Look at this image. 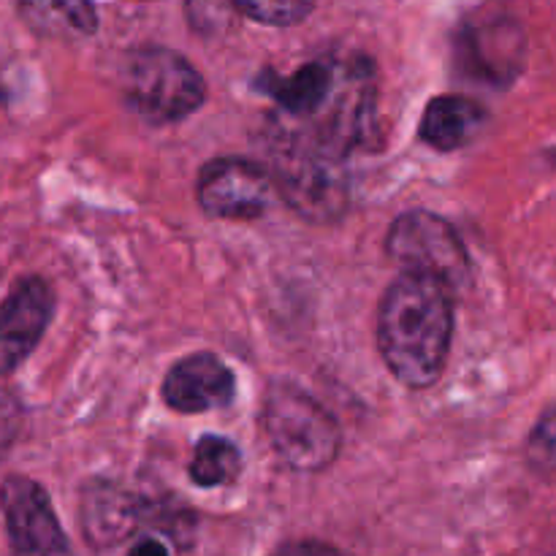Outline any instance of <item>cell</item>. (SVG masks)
I'll return each mask as SVG.
<instances>
[{"label": "cell", "instance_id": "obj_14", "mask_svg": "<svg viewBox=\"0 0 556 556\" xmlns=\"http://www.w3.org/2000/svg\"><path fill=\"white\" fill-rule=\"evenodd\" d=\"M527 459L535 470H556V405L532 429L530 443H527Z\"/></svg>", "mask_w": 556, "mask_h": 556}, {"label": "cell", "instance_id": "obj_12", "mask_svg": "<svg viewBox=\"0 0 556 556\" xmlns=\"http://www.w3.org/2000/svg\"><path fill=\"white\" fill-rule=\"evenodd\" d=\"M242 472V454L237 445L217 434H204L195 443L193 462H190V478L195 486L215 489L233 483Z\"/></svg>", "mask_w": 556, "mask_h": 556}, {"label": "cell", "instance_id": "obj_3", "mask_svg": "<svg viewBox=\"0 0 556 556\" xmlns=\"http://www.w3.org/2000/svg\"><path fill=\"white\" fill-rule=\"evenodd\" d=\"M123 90L128 106L155 125L179 123L204 103V76L179 52L141 47L125 63Z\"/></svg>", "mask_w": 556, "mask_h": 556}, {"label": "cell", "instance_id": "obj_11", "mask_svg": "<svg viewBox=\"0 0 556 556\" xmlns=\"http://www.w3.org/2000/svg\"><path fill=\"white\" fill-rule=\"evenodd\" d=\"M20 16L33 33L47 38L92 36L98 27L90 0H20Z\"/></svg>", "mask_w": 556, "mask_h": 556}, {"label": "cell", "instance_id": "obj_17", "mask_svg": "<svg viewBox=\"0 0 556 556\" xmlns=\"http://www.w3.org/2000/svg\"><path fill=\"white\" fill-rule=\"evenodd\" d=\"M128 556H168V548L163 546L161 541H152V538H147V541H139L134 548H130Z\"/></svg>", "mask_w": 556, "mask_h": 556}, {"label": "cell", "instance_id": "obj_8", "mask_svg": "<svg viewBox=\"0 0 556 556\" xmlns=\"http://www.w3.org/2000/svg\"><path fill=\"white\" fill-rule=\"evenodd\" d=\"M237 380L215 353H193L174 364L163 380V402L177 413H206L231 405Z\"/></svg>", "mask_w": 556, "mask_h": 556}, {"label": "cell", "instance_id": "obj_5", "mask_svg": "<svg viewBox=\"0 0 556 556\" xmlns=\"http://www.w3.org/2000/svg\"><path fill=\"white\" fill-rule=\"evenodd\" d=\"M277 193L275 174L248 157H217L199 174V204L212 217L253 220L269 210Z\"/></svg>", "mask_w": 556, "mask_h": 556}, {"label": "cell", "instance_id": "obj_13", "mask_svg": "<svg viewBox=\"0 0 556 556\" xmlns=\"http://www.w3.org/2000/svg\"><path fill=\"white\" fill-rule=\"evenodd\" d=\"M315 0H237L239 14L271 27H288L302 22L313 11Z\"/></svg>", "mask_w": 556, "mask_h": 556}, {"label": "cell", "instance_id": "obj_6", "mask_svg": "<svg viewBox=\"0 0 556 556\" xmlns=\"http://www.w3.org/2000/svg\"><path fill=\"white\" fill-rule=\"evenodd\" d=\"M0 508L14 556H74L41 483L9 476L0 486Z\"/></svg>", "mask_w": 556, "mask_h": 556}, {"label": "cell", "instance_id": "obj_15", "mask_svg": "<svg viewBox=\"0 0 556 556\" xmlns=\"http://www.w3.org/2000/svg\"><path fill=\"white\" fill-rule=\"evenodd\" d=\"M237 11V0H188L190 25L206 36L223 30Z\"/></svg>", "mask_w": 556, "mask_h": 556}, {"label": "cell", "instance_id": "obj_7", "mask_svg": "<svg viewBox=\"0 0 556 556\" xmlns=\"http://www.w3.org/2000/svg\"><path fill=\"white\" fill-rule=\"evenodd\" d=\"M54 296L41 277H25L0 307V375H9L36 351L52 320Z\"/></svg>", "mask_w": 556, "mask_h": 556}, {"label": "cell", "instance_id": "obj_4", "mask_svg": "<svg viewBox=\"0 0 556 556\" xmlns=\"http://www.w3.org/2000/svg\"><path fill=\"white\" fill-rule=\"evenodd\" d=\"M386 253L407 275L432 277L451 291L470 277V258L465 242L448 220L432 212H405L386 233Z\"/></svg>", "mask_w": 556, "mask_h": 556}, {"label": "cell", "instance_id": "obj_2", "mask_svg": "<svg viewBox=\"0 0 556 556\" xmlns=\"http://www.w3.org/2000/svg\"><path fill=\"white\" fill-rule=\"evenodd\" d=\"M261 427L291 470L320 472L340 454L342 432L334 416L291 383H275L266 391Z\"/></svg>", "mask_w": 556, "mask_h": 556}, {"label": "cell", "instance_id": "obj_10", "mask_svg": "<svg viewBox=\"0 0 556 556\" xmlns=\"http://www.w3.org/2000/svg\"><path fill=\"white\" fill-rule=\"evenodd\" d=\"M483 123H486V112L470 98L438 96L424 109L418 134H421V141H427L434 150L451 152L476 139Z\"/></svg>", "mask_w": 556, "mask_h": 556}, {"label": "cell", "instance_id": "obj_9", "mask_svg": "<svg viewBox=\"0 0 556 556\" xmlns=\"http://www.w3.org/2000/svg\"><path fill=\"white\" fill-rule=\"evenodd\" d=\"M144 510L136 494L112 481H90L81 489V530L96 548H112L134 535Z\"/></svg>", "mask_w": 556, "mask_h": 556}, {"label": "cell", "instance_id": "obj_16", "mask_svg": "<svg viewBox=\"0 0 556 556\" xmlns=\"http://www.w3.org/2000/svg\"><path fill=\"white\" fill-rule=\"evenodd\" d=\"M269 556H348V554H342L340 548L320 541H293V543H286V546H280L277 552H271Z\"/></svg>", "mask_w": 556, "mask_h": 556}, {"label": "cell", "instance_id": "obj_1", "mask_svg": "<svg viewBox=\"0 0 556 556\" xmlns=\"http://www.w3.org/2000/svg\"><path fill=\"white\" fill-rule=\"evenodd\" d=\"M454 337V291L432 277L402 271L378 313V348L407 389H429L443 375Z\"/></svg>", "mask_w": 556, "mask_h": 556}]
</instances>
